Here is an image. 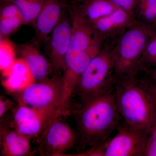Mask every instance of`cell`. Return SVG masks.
<instances>
[{
  "mask_svg": "<svg viewBox=\"0 0 156 156\" xmlns=\"http://www.w3.org/2000/svg\"><path fill=\"white\" fill-rule=\"evenodd\" d=\"M113 93L125 124L149 135L156 126V102L147 79L140 80L136 75L118 80Z\"/></svg>",
  "mask_w": 156,
  "mask_h": 156,
  "instance_id": "6da1fadb",
  "label": "cell"
},
{
  "mask_svg": "<svg viewBox=\"0 0 156 156\" xmlns=\"http://www.w3.org/2000/svg\"><path fill=\"white\" fill-rule=\"evenodd\" d=\"M82 104L77 119L78 140L90 147L103 145L122 119L113 91Z\"/></svg>",
  "mask_w": 156,
  "mask_h": 156,
  "instance_id": "7a4b0ae2",
  "label": "cell"
},
{
  "mask_svg": "<svg viewBox=\"0 0 156 156\" xmlns=\"http://www.w3.org/2000/svg\"><path fill=\"white\" fill-rule=\"evenodd\" d=\"M116 40L105 41L81 75L75 90L82 103L113 90L117 82L115 76Z\"/></svg>",
  "mask_w": 156,
  "mask_h": 156,
  "instance_id": "3957f363",
  "label": "cell"
},
{
  "mask_svg": "<svg viewBox=\"0 0 156 156\" xmlns=\"http://www.w3.org/2000/svg\"><path fill=\"white\" fill-rule=\"evenodd\" d=\"M156 33V24L137 20L117 38L115 76L116 80L139 72V63L149 41Z\"/></svg>",
  "mask_w": 156,
  "mask_h": 156,
  "instance_id": "277c9868",
  "label": "cell"
},
{
  "mask_svg": "<svg viewBox=\"0 0 156 156\" xmlns=\"http://www.w3.org/2000/svg\"><path fill=\"white\" fill-rule=\"evenodd\" d=\"M69 10L71 21V36L65 58V66L83 57L91 50L103 47L105 41L92 23L70 3Z\"/></svg>",
  "mask_w": 156,
  "mask_h": 156,
  "instance_id": "5b68a950",
  "label": "cell"
},
{
  "mask_svg": "<svg viewBox=\"0 0 156 156\" xmlns=\"http://www.w3.org/2000/svg\"><path fill=\"white\" fill-rule=\"evenodd\" d=\"M62 116L52 120L35 140L38 146L33 151V155L62 156L75 145L78 140L76 132Z\"/></svg>",
  "mask_w": 156,
  "mask_h": 156,
  "instance_id": "8992f818",
  "label": "cell"
},
{
  "mask_svg": "<svg viewBox=\"0 0 156 156\" xmlns=\"http://www.w3.org/2000/svg\"><path fill=\"white\" fill-rule=\"evenodd\" d=\"M62 77L56 76L50 79L36 81L20 94L19 104L39 109L61 111L63 91Z\"/></svg>",
  "mask_w": 156,
  "mask_h": 156,
  "instance_id": "52a82bcc",
  "label": "cell"
},
{
  "mask_svg": "<svg viewBox=\"0 0 156 156\" xmlns=\"http://www.w3.org/2000/svg\"><path fill=\"white\" fill-rule=\"evenodd\" d=\"M66 115L58 110L36 108L19 104L14 112L11 126L20 133L36 140L52 120Z\"/></svg>",
  "mask_w": 156,
  "mask_h": 156,
  "instance_id": "ba28073f",
  "label": "cell"
},
{
  "mask_svg": "<svg viewBox=\"0 0 156 156\" xmlns=\"http://www.w3.org/2000/svg\"><path fill=\"white\" fill-rule=\"evenodd\" d=\"M117 130L105 144L104 156H144L148 135L125 124Z\"/></svg>",
  "mask_w": 156,
  "mask_h": 156,
  "instance_id": "9c48e42d",
  "label": "cell"
},
{
  "mask_svg": "<svg viewBox=\"0 0 156 156\" xmlns=\"http://www.w3.org/2000/svg\"><path fill=\"white\" fill-rule=\"evenodd\" d=\"M137 21L134 11L119 8L109 15L91 23L105 41L116 38Z\"/></svg>",
  "mask_w": 156,
  "mask_h": 156,
  "instance_id": "30bf717a",
  "label": "cell"
},
{
  "mask_svg": "<svg viewBox=\"0 0 156 156\" xmlns=\"http://www.w3.org/2000/svg\"><path fill=\"white\" fill-rule=\"evenodd\" d=\"M71 36L70 16H62L52 31L51 57L52 67L56 71L65 69V58Z\"/></svg>",
  "mask_w": 156,
  "mask_h": 156,
  "instance_id": "8fae6325",
  "label": "cell"
},
{
  "mask_svg": "<svg viewBox=\"0 0 156 156\" xmlns=\"http://www.w3.org/2000/svg\"><path fill=\"white\" fill-rule=\"evenodd\" d=\"M2 84L7 92L20 93L36 81L23 58H16L9 69L2 73Z\"/></svg>",
  "mask_w": 156,
  "mask_h": 156,
  "instance_id": "7c38bea8",
  "label": "cell"
},
{
  "mask_svg": "<svg viewBox=\"0 0 156 156\" xmlns=\"http://www.w3.org/2000/svg\"><path fill=\"white\" fill-rule=\"evenodd\" d=\"M1 156L33 155L31 140L32 136L22 134L1 124Z\"/></svg>",
  "mask_w": 156,
  "mask_h": 156,
  "instance_id": "4fadbf2b",
  "label": "cell"
},
{
  "mask_svg": "<svg viewBox=\"0 0 156 156\" xmlns=\"http://www.w3.org/2000/svg\"><path fill=\"white\" fill-rule=\"evenodd\" d=\"M66 0H45L36 20L37 30L42 37L52 32L62 18V11L67 5Z\"/></svg>",
  "mask_w": 156,
  "mask_h": 156,
  "instance_id": "5bb4252c",
  "label": "cell"
},
{
  "mask_svg": "<svg viewBox=\"0 0 156 156\" xmlns=\"http://www.w3.org/2000/svg\"><path fill=\"white\" fill-rule=\"evenodd\" d=\"M19 50L21 58L28 64L36 81L48 78L50 64L36 48L30 45H24L20 47Z\"/></svg>",
  "mask_w": 156,
  "mask_h": 156,
  "instance_id": "9a60e30c",
  "label": "cell"
},
{
  "mask_svg": "<svg viewBox=\"0 0 156 156\" xmlns=\"http://www.w3.org/2000/svg\"><path fill=\"white\" fill-rule=\"evenodd\" d=\"M72 4L91 23L107 16L119 8L110 0H87Z\"/></svg>",
  "mask_w": 156,
  "mask_h": 156,
  "instance_id": "2e32d148",
  "label": "cell"
},
{
  "mask_svg": "<svg viewBox=\"0 0 156 156\" xmlns=\"http://www.w3.org/2000/svg\"><path fill=\"white\" fill-rule=\"evenodd\" d=\"M3 3L13 4L19 9L23 24L35 23L45 0H2Z\"/></svg>",
  "mask_w": 156,
  "mask_h": 156,
  "instance_id": "e0dca14e",
  "label": "cell"
},
{
  "mask_svg": "<svg viewBox=\"0 0 156 156\" xmlns=\"http://www.w3.org/2000/svg\"><path fill=\"white\" fill-rule=\"evenodd\" d=\"M134 11L137 20L156 24V0H139Z\"/></svg>",
  "mask_w": 156,
  "mask_h": 156,
  "instance_id": "ac0fdd59",
  "label": "cell"
},
{
  "mask_svg": "<svg viewBox=\"0 0 156 156\" xmlns=\"http://www.w3.org/2000/svg\"><path fill=\"white\" fill-rule=\"evenodd\" d=\"M156 68V33L149 41L139 63L140 72L146 73Z\"/></svg>",
  "mask_w": 156,
  "mask_h": 156,
  "instance_id": "d6986e66",
  "label": "cell"
},
{
  "mask_svg": "<svg viewBox=\"0 0 156 156\" xmlns=\"http://www.w3.org/2000/svg\"><path fill=\"white\" fill-rule=\"evenodd\" d=\"M15 48L12 43L5 38L0 41V70L1 73L9 69L15 60Z\"/></svg>",
  "mask_w": 156,
  "mask_h": 156,
  "instance_id": "ffe728a7",
  "label": "cell"
},
{
  "mask_svg": "<svg viewBox=\"0 0 156 156\" xmlns=\"http://www.w3.org/2000/svg\"><path fill=\"white\" fill-rule=\"evenodd\" d=\"M23 24L21 16L0 20L1 38H5L16 31Z\"/></svg>",
  "mask_w": 156,
  "mask_h": 156,
  "instance_id": "44dd1931",
  "label": "cell"
},
{
  "mask_svg": "<svg viewBox=\"0 0 156 156\" xmlns=\"http://www.w3.org/2000/svg\"><path fill=\"white\" fill-rule=\"evenodd\" d=\"M3 3L5 5L1 9L0 20L21 16L19 9L16 6L11 3Z\"/></svg>",
  "mask_w": 156,
  "mask_h": 156,
  "instance_id": "7402d4cb",
  "label": "cell"
},
{
  "mask_svg": "<svg viewBox=\"0 0 156 156\" xmlns=\"http://www.w3.org/2000/svg\"><path fill=\"white\" fill-rule=\"evenodd\" d=\"M144 156H156V126L148 136Z\"/></svg>",
  "mask_w": 156,
  "mask_h": 156,
  "instance_id": "603a6c76",
  "label": "cell"
},
{
  "mask_svg": "<svg viewBox=\"0 0 156 156\" xmlns=\"http://www.w3.org/2000/svg\"><path fill=\"white\" fill-rule=\"evenodd\" d=\"M119 8L127 10L134 11L139 0H110Z\"/></svg>",
  "mask_w": 156,
  "mask_h": 156,
  "instance_id": "cb8c5ba5",
  "label": "cell"
},
{
  "mask_svg": "<svg viewBox=\"0 0 156 156\" xmlns=\"http://www.w3.org/2000/svg\"><path fill=\"white\" fill-rule=\"evenodd\" d=\"M13 101L1 95L0 97V118L2 119L6 112L13 106Z\"/></svg>",
  "mask_w": 156,
  "mask_h": 156,
  "instance_id": "d4e9b609",
  "label": "cell"
},
{
  "mask_svg": "<svg viewBox=\"0 0 156 156\" xmlns=\"http://www.w3.org/2000/svg\"><path fill=\"white\" fill-rule=\"evenodd\" d=\"M148 88L151 93L156 102V84L151 80L150 79H147Z\"/></svg>",
  "mask_w": 156,
  "mask_h": 156,
  "instance_id": "484cf974",
  "label": "cell"
},
{
  "mask_svg": "<svg viewBox=\"0 0 156 156\" xmlns=\"http://www.w3.org/2000/svg\"><path fill=\"white\" fill-rule=\"evenodd\" d=\"M146 73L151 80L156 84V68L150 70Z\"/></svg>",
  "mask_w": 156,
  "mask_h": 156,
  "instance_id": "4316f807",
  "label": "cell"
},
{
  "mask_svg": "<svg viewBox=\"0 0 156 156\" xmlns=\"http://www.w3.org/2000/svg\"><path fill=\"white\" fill-rule=\"evenodd\" d=\"M87 0H70V3H79L83 2Z\"/></svg>",
  "mask_w": 156,
  "mask_h": 156,
  "instance_id": "83f0119b",
  "label": "cell"
}]
</instances>
